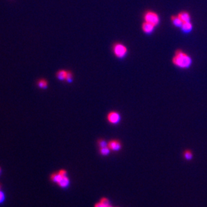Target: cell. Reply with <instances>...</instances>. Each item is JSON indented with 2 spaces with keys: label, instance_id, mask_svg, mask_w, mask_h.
<instances>
[{
  "label": "cell",
  "instance_id": "obj_11",
  "mask_svg": "<svg viewBox=\"0 0 207 207\" xmlns=\"http://www.w3.org/2000/svg\"><path fill=\"white\" fill-rule=\"evenodd\" d=\"M67 71H65V70H60V71L57 73V77L61 81H65L66 77H67Z\"/></svg>",
  "mask_w": 207,
  "mask_h": 207
},
{
  "label": "cell",
  "instance_id": "obj_21",
  "mask_svg": "<svg viewBox=\"0 0 207 207\" xmlns=\"http://www.w3.org/2000/svg\"><path fill=\"white\" fill-rule=\"evenodd\" d=\"M95 207H106L102 203H101V202H98V203H97L95 205Z\"/></svg>",
  "mask_w": 207,
  "mask_h": 207
},
{
  "label": "cell",
  "instance_id": "obj_3",
  "mask_svg": "<svg viewBox=\"0 0 207 207\" xmlns=\"http://www.w3.org/2000/svg\"><path fill=\"white\" fill-rule=\"evenodd\" d=\"M144 20L145 22L150 23L156 26L160 24V16L156 12L153 11H147L144 14Z\"/></svg>",
  "mask_w": 207,
  "mask_h": 207
},
{
  "label": "cell",
  "instance_id": "obj_18",
  "mask_svg": "<svg viewBox=\"0 0 207 207\" xmlns=\"http://www.w3.org/2000/svg\"><path fill=\"white\" fill-rule=\"evenodd\" d=\"M101 203H102L106 207L110 206V202L108 200V199H107L106 198H102V199L100 200Z\"/></svg>",
  "mask_w": 207,
  "mask_h": 207
},
{
  "label": "cell",
  "instance_id": "obj_14",
  "mask_svg": "<svg viewBox=\"0 0 207 207\" xmlns=\"http://www.w3.org/2000/svg\"><path fill=\"white\" fill-rule=\"evenodd\" d=\"M184 157L188 161L191 160L193 158V154L190 150H186L184 152Z\"/></svg>",
  "mask_w": 207,
  "mask_h": 207
},
{
  "label": "cell",
  "instance_id": "obj_4",
  "mask_svg": "<svg viewBox=\"0 0 207 207\" xmlns=\"http://www.w3.org/2000/svg\"><path fill=\"white\" fill-rule=\"evenodd\" d=\"M107 120L111 124L116 125L120 122L121 120V116L116 111L110 112L107 115Z\"/></svg>",
  "mask_w": 207,
  "mask_h": 207
},
{
  "label": "cell",
  "instance_id": "obj_7",
  "mask_svg": "<svg viewBox=\"0 0 207 207\" xmlns=\"http://www.w3.org/2000/svg\"><path fill=\"white\" fill-rule=\"evenodd\" d=\"M178 16L180 17V19L182 21V22H190L191 17L190 14L187 12H182L179 13Z\"/></svg>",
  "mask_w": 207,
  "mask_h": 207
},
{
  "label": "cell",
  "instance_id": "obj_23",
  "mask_svg": "<svg viewBox=\"0 0 207 207\" xmlns=\"http://www.w3.org/2000/svg\"><path fill=\"white\" fill-rule=\"evenodd\" d=\"M1 188H2V185L0 184V190H1Z\"/></svg>",
  "mask_w": 207,
  "mask_h": 207
},
{
  "label": "cell",
  "instance_id": "obj_10",
  "mask_svg": "<svg viewBox=\"0 0 207 207\" xmlns=\"http://www.w3.org/2000/svg\"><path fill=\"white\" fill-rule=\"evenodd\" d=\"M69 179L67 178V176H65L62 179H61V181L57 184L61 188H67L69 185Z\"/></svg>",
  "mask_w": 207,
  "mask_h": 207
},
{
  "label": "cell",
  "instance_id": "obj_24",
  "mask_svg": "<svg viewBox=\"0 0 207 207\" xmlns=\"http://www.w3.org/2000/svg\"><path fill=\"white\" fill-rule=\"evenodd\" d=\"M106 207H112V206H111V205H110V206H106Z\"/></svg>",
  "mask_w": 207,
  "mask_h": 207
},
{
  "label": "cell",
  "instance_id": "obj_8",
  "mask_svg": "<svg viewBox=\"0 0 207 207\" xmlns=\"http://www.w3.org/2000/svg\"><path fill=\"white\" fill-rule=\"evenodd\" d=\"M181 28L182 30V31L184 33H189L190 32L192 28H193V25L191 23V22H183Z\"/></svg>",
  "mask_w": 207,
  "mask_h": 207
},
{
  "label": "cell",
  "instance_id": "obj_2",
  "mask_svg": "<svg viewBox=\"0 0 207 207\" xmlns=\"http://www.w3.org/2000/svg\"><path fill=\"white\" fill-rule=\"evenodd\" d=\"M112 51L114 55L118 59L125 58L128 52L126 47L120 42H116L114 44L112 47Z\"/></svg>",
  "mask_w": 207,
  "mask_h": 207
},
{
  "label": "cell",
  "instance_id": "obj_20",
  "mask_svg": "<svg viewBox=\"0 0 207 207\" xmlns=\"http://www.w3.org/2000/svg\"><path fill=\"white\" fill-rule=\"evenodd\" d=\"M59 173L61 175L63 176V177H64V176H67V171H65V170H59Z\"/></svg>",
  "mask_w": 207,
  "mask_h": 207
},
{
  "label": "cell",
  "instance_id": "obj_15",
  "mask_svg": "<svg viewBox=\"0 0 207 207\" xmlns=\"http://www.w3.org/2000/svg\"><path fill=\"white\" fill-rule=\"evenodd\" d=\"M110 151H111V149L108 148V147H102V148H100V153L102 154V155H108V154L110 153Z\"/></svg>",
  "mask_w": 207,
  "mask_h": 207
},
{
  "label": "cell",
  "instance_id": "obj_22",
  "mask_svg": "<svg viewBox=\"0 0 207 207\" xmlns=\"http://www.w3.org/2000/svg\"><path fill=\"white\" fill-rule=\"evenodd\" d=\"M2 172V169H1V167H0V174H1Z\"/></svg>",
  "mask_w": 207,
  "mask_h": 207
},
{
  "label": "cell",
  "instance_id": "obj_1",
  "mask_svg": "<svg viewBox=\"0 0 207 207\" xmlns=\"http://www.w3.org/2000/svg\"><path fill=\"white\" fill-rule=\"evenodd\" d=\"M172 63L176 67L180 69H188L191 66L192 60L191 57L181 49L175 52V55L172 59Z\"/></svg>",
  "mask_w": 207,
  "mask_h": 207
},
{
  "label": "cell",
  "instance_id": "obj_6",
  "mask_svg": "<svg viewBox=\"0 0 207 207\" xmlns=\"http://www.w3.org/2000/svg\"><path fill=\"white\" fill-rule=\"evenodd\" d=\"M155 26L149 22H144L142 24L143 31L145 34H151L154 31V30H155Z\"/></svg>",
  "mask_w": 207,
  "mask_h": 207
},
{
  "label": "cell",
  "instance_id": "obj_9",
  "mask_svg": "<svg viewBox=\"0 0 207 207\" xmlns=\"http://www.w3.org/2000/svg\"><path fill=\"white\" fill-rule=\"evenodd\" d=\"M171 22H172L173 25L175 27L178 28H181V26L183 24L182 21L180 19V17L177 16H171Z\"/></svg>",
  "mask_w": 207,
  "mask_h": 207
},
{
  "label": "cell",
  "instance_id": "obj_17",
  "mask_svg": "<svg viewBox=\"0 0 207 207\" xmlns=\"http://www.w3.org/2000/svg\"><path fill=\"white\" fill-rule=\"evenodd\" d=\"M98 145H99L100 148H102V147H105L108 146V143L106 142L105 140H104V139L98 140Z\"/></svg>",
  "mask_w": 207,
  "mask_h": 207
},
{
  "label": "cell",
  "instance_id": "obj_19",
  "mask_svg": "<svg viewBox=\"0 0 207 207\" xmlns=\"http://www.w3.org/2000/svg\"><path fill=\"white\" fill-rule=\"evenodd\" d=\"M4 199H5V195H4V193L1 190H0V204L2 203Z\"/></svg>",
  "mask_w": 207,
  "mask_h": 207
},
{
  "label": "cell",
  "instance_id": "obj_13",
  "mask_svg": "<svg viewBox=\"0 0 207 207\" xmlns=\"http://www.w3.org/2000/svg\"><path fill=\"white\" fill-rule=\"evenodd\" d=\"M37 86L38 87L41 88V89H47L48 86V83L47 81L45 79H41L38 80L37 81Z\"/></svg>",
  "mask_w": 207,
  "mask_h": 207
},
{
  "label": "cell",
  "instance_id": "obj_16",
  "mask_svg": "<svg viewBox=\"0 0 207 207\" xmlns=\"http://www.w3.org/2000/svg\"><path fill=\"white\" fill-rule=\"evenodd\" d=\"M73 73L71 71H67V75L65 81L68 83H71L73 82Z\"/></svg>",
  "mask_w": 207,
  "mask_h": 207
},
{
  "label": "cell",
  "instance_id": "obj_5",
  "mask_svg": "<svg viewBox=\"0 0 207 207\" xmlns=\"http://www.w3.org/2000/svg\"><path fill=\"white\" fill-rule=\"evenodd\" d=\"M108 147L111 151H118L121 149V143L118 140H111L108 143Z\"/></svg>",
  "mask_w": 207,
  "mask_h": 207
},
{
  "label": "cell",
  "instance_id": "obj_12",
  "mask_svg": "<svg viewBox=\"0 0 207 207\" xmlns=\"http://www.w3.org/2000/svg\"><path fill=\"white\" fill-rule=\"evenodd\" d=\"M65 177V176H64ZM63 178V176L61 175L59 172L58 173H55V174H52L51 175V180L52 182L58 184L61 179Z\"/></svg>",
  "mask_w": 207,
  "mask_h": 207
}]
</instances>
